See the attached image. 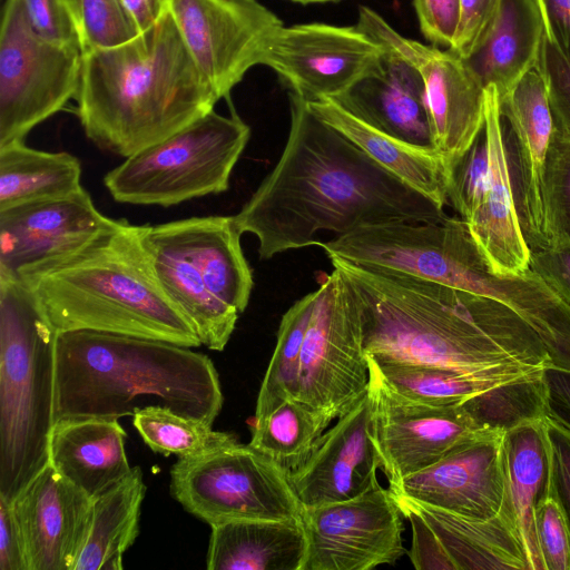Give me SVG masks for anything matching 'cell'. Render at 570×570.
Listing matches in <instances>:
<instances>
[{
	"label": "cell",
	"instance_id": "cell-1",
	"mask_svg": "<svg viewBox=\"0 0 570 570\" xmlns=\"http://www.w3.org/2000/svg\"><path fill=\"white\" fill-rule=\"evenodd\" d=\"M291 127L273 170L233 219L258 239L259 259L317 245L322 232L346 234L391 220L435 223L442 207L372 159L289 92Z\"/></svg>",
	"mask_w": 570,
	"mask_h": 570
},
{
	"label": "cell",
	"instance_id": "cell-2",
	"mask_svg": "<svg viewBox=\"0 0 570 570\" xmlns=\"http://www.w3.org/2000/svg\"><path fill=\"white\" fill-rule=\"evenodd\" d=\"M328 258L361 304L367 357L466 370L551 366L539 335L493 298L337 256Z\"/></svg>",
	"mask_w": 570,
	"mask_h": 570
},
{
	"label": "cell",
	"instance_id": "cell-3",
	"mask_svg": "<svg viewBox=\"0 0 570 570\" xmlns=\"http://www.w3.org/2000/svg\"><path fill=\"white\" fill-rule=\"evenodd\" d=\"M75 100L87 138L126 158L202 118L218 98L167 9L131 40L82 53Z\"/></svg>",
	"mask_w": 570,
	"mask_h": 570
},
{
	"label": "cell",
	"instance_id": "cell-4",
	"mask_svg": "<svg viewBox=\"0 0 570 570\" xmlns=\"http://www.w3.org/2000/svg\"><path fill=\"white\" fill-rule=\"evenodd\" d=\"M18 278L58 332L96 331L202 345L155 272L144 225L118 219L78 249L23 268Z\"/></svg>",
	"mask_w": 570,
	"mask_h": 570
},
{
	"label": "cell",
	"instance_id": "cell-5",
	"mask_svg": "<svg viewBox=\"0 0 570 570\" xmlns=\"http://www.w3.org/2000/svg\"><path fill=\"white\" fill-rule=\"evenodd\" d=\"M223 402L213 361L190 347L96 331L57 334L55 422L118 420L161 405L213 425Z\"/></svg>",
	"mask_w": 570,
	"mask_h": 570
},
{
	"label": "cell",
	"instance_id": "cell-6",
	"mask_svg": "<svg viewBox=\"0 0 570 570\" xmlns=\"http://www.w3.org/2000/svg\"><path fill=\"white\" fill-rule=\"evenodd\" d=\"M57 334L26 283L0 277V497L9 502L50 463Z\"/></svg>",
	"mask_w": 570,
	"mask_h": 570
},
{
	"label": "cell",
	"instance_id": "cell-7",
	"mask_svg": "<svg viewBox=\"0 0 570 570\" xmlns=\"http://www.w3.org/2000/svg\"><path fill=\"white\" fill-rule=\"evenodd\" d=\"M233 216L144 225V240L167 295L202 344L223 351L249 302L252 268Z\"/></svg>",
	"mask_w": 570,
	"mask_h": 570
},
{
	"label": "cell",
	"instance_id": "cell-8",
	"mask_svg": "<svg viewBox=\"0 0 570 570\" xmlns=\"http://www.w3.org/2000/svg\"><path fill=\"white\" fill-rule=\"evenodd\" d=\"M250 137L235 112L214 109L168 138L129 157L104 177L111 197L124 204L169 207L226 191Z\"/></svg>",
	"mask_w": 570,
	"mask_h": 570
},
{
	"label": "cell",
	"instance_id": "cell-9",
	"mask_svg": "<svg viewBox=\"0 0 570 570\" xmlns=\"http://www.w3.org/2000/svg\"><path fill=\"white\" fill-rule=\"evenodd\" d=\"M170 492L187 512L210 527L302 517L288 472L249 443L178 459L170 469Z\"/></svg>",
	"mask_w": 570,
	"mask_h": 570
},
{
	"label": "cell",
	"instance_id": "cell-10",
	"mask_svg": "<svg viewBox=\"0 0 570 570\" xmlns=\"http://www.w3.org/2000/svg\"><path fill=\"white\" fill-rule=\"evenodd\" d=\"M82 53L39 38L21 0H6L0 31V146L24 141L76 97Z\"/></svg>",
	"mask_w": 570,
	"mask_h": 570
},
{
	"label": "cell",
	"instance_id": "cell-11",
	"mask_svg": "<svg viewBox=\"0 0 570 570\" xmlns=\"http://www.w3.org/2000/svg\"><path fill=\"white\" fill-rule=\"evenodd\" d=\"M370 381L361 304L338 268L325 277L306 331L297 399L332 421L351 410Z\"/></svg>",
	"mask_w": 570,
	"mask_h": 570
},
{
	"label": "cell",
	"instance_id": "cell-12",
	"mask_svg": "<svg viewBox=\"0 0 570 570\" xmlns=\"http://www.w3.org/2000/svg\"><path fill=\"white\" fill-rule=\"evenodd\" d=\"M356 26L420 72L433 146L449 173L484 125L485 88L456 53L402 36L368 7H360Z\"/></svg>",
	"mask_w": 570,
	"mask_h": 570
},
{
	"label": "cell",
	"instance_id": "cell-13",
	"mask_svg": "<svg viewBox=\"0 0 570 570\" xmlns=\"http://www.w3.org/2000/svg\"><path fill=\"white\" fill-rule=\"evenodd\" d=\"M197 68L218 100L229 98L246 72L262 63L266 46L283 27L257 0H166Z\"/></svg>",
	"mask_w": 570,
	"mask_h": 570
},
{
	"label": "cell",
	"instance_id": "cell-14",
	"mask_svg": "<svg viewBox=\"0 0 570 570\" xmlns=\"http://www.w3.org/2000/svg\"><path fill=\"white\" fill-rule=\"evenodd\" d=\"M402 517L394 495L377 480L355 498L303 508L304 570H371L395 563L406 552Z\"/></svg>",
	"mask_w": 570,
	"mask_h": 570
},
{
	"label": "cell",
	"instance_id": "cell-15",
	"mask_svg": "<svg viewBox=\"0 0 570 570\" xmlns=\"http://www.w3.org/2000/svg\"><path fill=\"white\" fill-rule=\"evenodd\" d=\"M384 48L357 26L311 22L281 27L262 63L306 101L334 99L380 65Z\"/></svg>",
	"mask_w": 570,
	"mask_h": 570
},
{
	"label": "cell",
	"instance_id": "cell-16",
	"mask_svg": "<svg viewBox=\"0 0 570 570\" xmlns=\"http://www.w3.org/2000/svg\"><path fill=\"white\" fill-rule=\"evenodd\" d=\"M372 441L389 483L415 473L463 441L483 433L462 404L431 405L405 397L370 372Z\"/></svg>",
	"mask_w": 570,
	"mask_h": 570
},
{
	"label": "cell",
	"instance_id": "cell-17",
	"mask_svg": "<svg viewBox=\"0 0 570 570\" xmlns=\"http://www.w3.org/2000/svg\"><path fill=\"white\" fill-rule=\"evenodd\" d=\"M389 489L396 498L461 517L493 518L511 501L504 434L479 433Z\"/></svg>",
	"mask_w": 570,
	"mask_h": 570
},
{
	"label": "cell",
	"instance_id": "cell-18",
	"mask_svg": "<svg viewBox=\"0 0 570 570\" xmlns=\"http://www.w3.org/2000/svg\"><path fill=\"white\" fill-rule=\"evenodd\" d=\"M517 215L530 248L547 245L542 178L554 134L547 85L538 67L529 70L499 96Z\"/></svg>",
	"mask_w": 570,
	"mask_h": 570
},
{
	"label": "cell",
	"instance_id": "cell-19",
	"mask_svg": "<svg viewBox=\"0 0 570 570\" xmlns=\"http://www.w3.org/2000/svg\"><path fill=\"white\" fill-rule=\"evenodd\" d=\"M118 219L101 214L82 187L61 197L0 209V277L78 249Z\"/></svg>",
	"mask_w": 570,
	"mask_h": 570
},
{
	"label": "cell",
	"instance_id": "cell-20",
	"mask_svg": "<svg viewBox=\"0 0 570 570\" xmlns=\"http://www.w3.org/2000/svg\"><path fill=\"white\" fill-rule=\"evenodd\" d=\"M11 503L29 570H75L89 535L94 499L49 463Z\"/></svg>",
	"mask_w": 570,
	"mask_h": 570
},
{
	"label": "cell",
	"instance_id": "cell-21",
	"mask_svg": "<svg viewBox=\"0 0 570 570\" xmlns=\"http://www.w3.org/2000/svg\"><path fill=\"white\" fill-rule=\"evenodd\" d=\"M380 461L372 441L368 391L318 439L307 461L288 473L303 508L345 501L376 480Z\"/></svg>",
	"mask_w": 570,
	"mask_h": 570
},
{
	"label": "cell",
	"instance_id": "cell-22",
	"mask_svg": "<svg viewBox=\"0 0 570 570\" xmlns=\"http://www.w3.org/2000/svg\"><path fill=\"white\" fill-rule=\"evenodd\" d=\"M484 129L489 141V165L478 188L472 215L465 223L494 273L521 274L530 268V247L517 215L499 94L494 85L485 88Z\"/></svg>",
	"mask_w": 570,
	"mask_h": 570
},
{
	"label": "cell",
	"instance_id": "cell-23",
	"mask_svg": "<svg viewBox=\"0 0 570 570\" xmlns=\"http://www.w3.org/2000/svg\"><path fill=\"white\" fill-rule=\"evenodd\" d=\"M332 100L392 137L435 150L423 79L412 63L393 52L384 50L373 72Z\"/></svg>",
	"mask_w": 570,
	"mask_h": 570
},
{
	"label": "cell",
	"instance_id": "cell-24",
	"mask_svg": "<svg viewBox=\"0 0 570 570\" xmlns=\"http://www.w3.org/2000/svg\"><path fill=\"white\" fill-rule=\"evenodd\" d=\"M544 36L534 0H500L462 60L484 88L494 85L502 96L537 67Z\"/></svg>",
	"mask_w": 570,
	"mask_h": 570
},
{
	"label": "cell",
	"instance_id": "cell-25",
	"mask_svg": "<svg viewBox=\"0 0 570 570\" xmlns=\"http://www.w3.org/2000/svg\"><path fill=\"white\" fill-rule=\"evenodd\" d=\"M126 432L116 419L73 417L56 421L49 438L50 464L91 499L131 471Z\"/></svg>",
	"mask_w": 570,
	"mask_h": 570
},
{
	"label": "cell",
	"instance_id": "cell-26",
	"mask_svg": "<svg viewBox=\"0 0 570 570\" xmlns=\"http://www.w3.org/2000/svg\"><path fill=\"white\" fill-rule=\"evenodd\" d=\"M409 502L435 534L453 570H531L511 501L485 520Z\"/></svg>",
	"mask_w": 570,
	"mask_h": 570
},
{
	"label": "cell",
	"instance_id": "cell-27",
	"mask_svg": "<svg viewBox=\"0 0 570 570\" xmlns=\"http://www.w3.org/2000/svg\"><path fill=\"white\" fill-rule=\"evenodd\" d=\"M307 538L301 518L236 520L212 525L209 570H304Z\"/></svg>",
	"mask_w": 570,
	"mask_h": 570
},
{
	"label": "cell",
	"instance_id": "cell-28",
	"mask_svg": "<svg viewBox=\"0 0 570 570\" xmlns=\"http://www.w3.org/2000/svg\"><path fill=\"white\" fill-rule=\"evenodd\" d=\"M307 106L406 185L442 208L449 205L448 170L435 150L392 137L354 117L332 99L307 101Z\"/></svg>",
	"mask_w": 570,
	"mask_h": 570
},
{
	"label": "cell",
	"instance_id": "cell-29",
	"mask_svg": "<svg viewBox=\"0 0 570 570\" xmlns=\"http://www.w3.org/2000/svg\"><path fill=\"white\" fill-rule=\"evenodd\" d=\"M370 372L411 400L431 405H455L495 386L531 376L543 367L507 364L466 370L438 365L377 362L367 357Z\"/></svg>",
	"mask_w": 570,
	"mask_h": 570
},
{
	"label": "cell",
	"instance_id": "cell-30",
	"mask_svg": "<svg viewBox=\"0 0 570 570\" xmlns=\"http://www.w3.org/2000/svg\"><path fill=\"white\" fill-rule=\"evenodd\" d=\"M544 419L527 422L504 434L509 494L531 570H544L534 512L552 497V462Z\"/></svg>",
	"mask_w": 570,
	"mask_h": 570
},
{
	"label": "cell",
	"instance_id": "cell-31",
	"mask_svg": "<svg viewBox=\"0 0 570 570\" xmlns=\"http://www.w3.org/2000/svg\"><path fill=\"white\" fill-rule=\"evenodd\" d=\"M145 493L142 471L134 466L119 483L94 499L89 535L75 570L122 569V556L139 533Z\"/></svg>",
	"mask_w": 570,
	"mask_h": 570
},
{
	"label": "cell",
	"instance_id": "cell-32",
	"mask_svg": "<svg viewBox=\"0 0 570 570\" xmlns=\"http://www.w3.org/2000/svg\"><path fill=\"white\" fill-rule=\"evenodd\" d=\"M81 188V164L73 155L35 149L24 141L0 146V209Z\"/></svg>",
	"mask_w": 570,
	"mask_h": 570
},
{
	"label": "cell",
	"instance_id": "cell-33",
	"mask_svg": "<svg viewBox=\"0 0 570 570\" xmlns=\"http://www.w3.org/2000/svg\"><path fill=\"white\" fill-rule=\"evenodd\" d=\"M332 420L297 399H286L254 416L249 444L286 472L301 468Z\"/></svg>",
	"mask_w": 570,
	"mask_h": 570
},
{
	"label": "cell",
	"instance_id": "cell-34",
	"mask_svg": "<svg viewBox=\"0 0 570 570\" xmlns=\"http://www.w3.org/2000/svg\"><path fill=\"white\" fill-rule=\"evenodd\" d=\"M317 297L318 288L296 301L283 315L254 416L271 411L286 399H297L302 350Z\"/></svg>",
	"mask_w": 570,
	"mask_h": 570
},
{
	"label": "cell",
	"instance_id": "cell-35",
	"mask_svg": "<svg viewBox=\"0 0 570 570\" xmlns=\"http://www.w3.org/2000/svg\"><path fill=\"white\" fill-rule=\"evenodd\" d=\"M132 417L145 444L165 456L198 458L237 442L232 433L214 431L205 421L161 405L142 407Z\"/></svg>",
	"mask_w": 570,
	"mask_h": 570
},
{
	"label": "cell",
	"instance_id": "cell-36",
	"mask_svg": "<svg viewBox=\"0 0 570 570\" xmlns=\"http://www.w3.org/2000/svg\"><path fill=\"white\" fill-rule=\"evenodd\" d=\"M543 371L484 391L461 404L484 432L505 434L527 422L543 420Z\"/></svg>",
	"mask_w": 570,
	"mask_h": 570
},
{
	"label": "cell",
	"instance_id": "cell-37",
	"mask_svg": "<svg viewBox=\"0 0 570 570\" xmlns=\"http://www.w3.org/2000/svg\"><path fill=\"white\" fill-rule=\"evenodd\" d=\"M75 26L81 53L121 45L138 33L119 0H62Z\"/></svg>",
	"mask_w": 570,
	"mask_h": 570
},
{
	"label": "cell",
	"instance_id": "cell-38",
	"mask_svg": "<svg viewBox=\"0 0 570 570\" xmlns=\"http://www.w3.org/2000/svg\"><path fill=\"white\" fill-rule=\"evenodd\" d=\"M547 245L570 243V142L553 134L542 178Z\"/></svg>",
	"mask_w": 570,
	"mask_h": 570
},
{
	"label": "cell",
	"instance_id": "cell-39",
	"mask_svg": "<svg viewBox=\"0 0 570 570\" xmlns=\"http://www.w3.org/2000/svg\"><path fill=\"white\" fill-rule=\"evenodd\" d=\"M537 67L546 80L554 136L570 142V68L546 36Z\"/></svg>",
	"mask_w": 570,
	"mask_h": 570
},
{
	"label": "cell",
	"instance_id": "cell-40",
	"mask_svg": "<svg viewBox=\"0 0 570 570\" xmlns=\"http://www.w3.org/2000/svg\"><path fill=\"white\" fill-rule=\"evenodd\" d=\"M534 525L544 570H570V531L553 495L535 509Z\"/></svg>",
	"mask_w": 570,
	"mask_h": 570
},
{
	"label": "cell",
	"instance_id": "cell-41",
	"mask_svg": "<svg viewBox=\"0 0 570 570\" xmlns=\"http://www.w3.org/2000/svg\"><path fill=\"white\" fill-rule=\"evenodd\" d=\"M27 21L41 39L63 46H78L72 20L62 0H21Z\"/></svg>",
	"mask_w": 570,
	"mask_h": 570
},
{
	"label": "cell",
	"instance_id": "cell-42",
	"mask_svg": "<svg viewBox=\"0 0 570 570\" xmlns=\"http://www.w3.org/2000/svg\"><path fill=\"white\" fill-rule=\"evenodd\" d=\"M394 498L411 524L412 544L407 554L413 567L417 570H453L435 534L414 505L405 499Z\"/></svg>",
	"mask_w": 570,
	"mask_h": 570
},
{
	"label": "cell",
	"instance_id": "cell-43",
	"mask_svg": "<svg viewBox=\"0 0 570 570\" xmlns=\"http://www.w3.org/2000/svg\"><path fill=\"white\" fill-rule=\"evenodd\" d=\"M413 4L423 36L450 48L460 21V0H413Z\"/></svg>",
	"mask_w": 570,
	"mask_h": 570
},
{
	"label": "cell",
	"instance_id": "cell-44",
	"mask_svg": "<svg viewBox=\"0 0 570 570\" xmlns=\"http://www.w3.org/2000/svg\"><path fill=\"white\" fill-rule=\"evenodd\" d=\"M530 268L570 307V243L530 248Z\"/></svg>",
	"mask_w": 570,
	"mask_h": 570
},
{
	"label": "cell",
	"instance_id": "cell-45",
	"mask_svg": "<svg viewBox=\"0 0 570 570\" xmlns=\"http://www.w3.org/2000/svg\"><path fill=\"white\" fill-rule=\"evenodd\" d=\"M552 462V495L570 531V431L546 416Z\"/></svg>",
	"mask_w": 570,
	"mask_h": 570
},
{
	"label": "cell",
	"instance_id": "cell-46",
	"mask_svg": "<svg viewBox=\"0 0 570 570\" xmlns=\"http://www.w3.org/2000/svg\"><path fill=\"white\" fill-rule=\"evenodd\" d=\"M500 0H460V21L451 51L464 58L493 16Z\"/></svg>",
	"mask_w": 570,
	"mask_h": 570
},
{
	"label": "cell",
	"instance_id": "cell-47",
	"mask_svg": "<svg viewBox=\"0 0 570 570\" xmlns=\"http://www.w3.org/2000/svg\"><path fill=\"white\" fill-rule=\"evenodd\" d=\"M0 569L29 570L24 541L12 503L0 497Z\"/></svg>",
	"mask_w": 570,
	"mask_h": 570
},
{
	"label": "cell",
	"instance_id": "cell-48",
	"mask_svg": "<svg viewBox=\"0 0 570 570\" xmlns=\"http://www.w3.org/2000/svg\"><path fill=\"white\" fill-rule=\"evenodd\" d=\"M548 40L570 68V0H534Z\"/></svg>",
	"mask_w": 570,
	"mask_h": 570
},
{
	"label": "cell",
	"instance_id": "cell-49",
	"mask_svg": "<svg viewBox=\"0 0 570 570\" xmlns=\"http://www.w3.org/2000/svg\"><path fill=\"white\" fill-rule=\"evenodd\" d=\"M543 381L547 417L570 431V372L548 366Z\"/></svg>",
	"mask_w": 570,
	"mask_h": 570
},
{
	"label": "cell",
	"instance_id": "cell-50",
	"mask_svg": "<svg viewBox=\"0 0 570 570\" xmlns=\"http://www.w3.org/2000/svg\"><path fill=\"white\" fill-rule=\"evenodd\" d=\"M137 33L151 28L167 10L166 0H119Z\"/></svg>",
	"mask_w": 570,
	"mask_h": 570
},
{
	"label": "cell",
	"instance_id": "cell-51",
	"mask_svg": "<svg viewBox=\"0 0 570 570\" xmlns=\"http://www.w3.org/2000/svg\"><path fill=\"white\" fill-rule=\"evenodd\" d=\"M289 1L302 3V4H311V3L332 2V1H337V0H289Z\"/></svg>",
	"mask_w": 570,
	"mask_h": 570
}]
</instances>
